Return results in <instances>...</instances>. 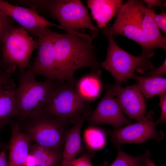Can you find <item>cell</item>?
<instances>
[{
	"mask_svg": "<svg viewBox=\"0 0 166 166\" xmlns=\"http://www.w3.org/2000/svg\"><path fill=\"white\" fill-rule=\"evenodd\" d=\"M16 88L10 74L0 70V89L15 90Z\"/></svg>",
	"mask_w": 166,
	"mask_h": 166,
	"instance_id": "484cf974",
	"label": "cell"
},
{
	"mask_svg": "<svg viewBox=\"0 0 166 166\" xmlns=\"http://www.w3.org/2000/svg\"><path fill=\"white\" fill-rule=\"evenodd\" d=\"M123 1L121 0H88L87 4L99 29L105 27L118 13Z\"/></svg>",
	"mask_w": 166,
	"mask_h": 166,
	"instance_id": "2e32d148",
	"label": "cell"
},
{
	"mask_svg": "<svg viewBox=\"0 0 166 166\" xmlns=\"http://www.w3.org/2000/svg\"><path fill=\"white\" fill-rule=\"evenodd\" d=\"M106 133L104 129L91 125L84 131V141L87 150L93 151L102 148L106 143Z\"/></svg>",
	"mask_w": 166,
	"mask_h": 166,
	"instance_id": "7402d4cb",
	"label": "cell"
},
{
	"mask_svg": "<svg viewBox=\"0 0 166 166\" xmlns=\"http://www.w3.org/2000/svg\"><path fill=\"white\" fill-rule=\"evenodd\" d=\"M10 124L11 134L8 143L7 166H25L31 142L30 139L21 130L17 121H14Z\"/></svg>",
	"mask_w": 166,
	"mask_h": 166,
	"instance_id": "5bb4252c",
	"label": "cell"
},
{
	"mask_svg": "<svg viewBox=\"0 0 166 166\" xmlns=\"http://www.w3.org/2000/svg\"><path fill=\"white\" fill-rule=\"evenodd\" d=\"M101 73L100 69L92 71L75 82V88L77 93L85 102L90 104L99 97L102 88L100 79Z\"/></svg>",
	"mask_w": 166,
	"mask_h": 166,
	"instance_id": "e0dca14e",
	"label": "cell"
},
{
	"mask_svg": "<svg viewBox=\"0 0 166 166\" xmlns=\"http://www.w3.org/2000/svg\"><path fill=\"white\" fill-rule=\"evenodd\" d=\"M86 119L91 125L106 124L115 129L131 123L123 113L113 90V85H107L105 93L96 109L91 112Z\"/></svg>",
	"mask_w": 166,
	"mask_h": 166,
	"instance_id": "30bf717a",
	"label": "cell"
},
{
	"mask_svg": "<svg viewBox=\"0 0 166 166\" xmlns=\"http://www.w3.org/2000/svg\"><path fill=\"white\" fill-rule=\"evenodd\" d=\"M8 148V144H6L4 148L0 151V166H7V161L6 153Z\"/></svg>",
	"mask_w": 166,
	"mask_h": 166,
	"instance_id": "f546056e",
	"label": "cell"
},
{
	"mask_svg": "<svg viewBox=\"0 0 166 166\" xmlns=\"http://www.w3.org/2000/svg\"><path fill=\"white\" fill-rule=\"evenodd\" d=\"M154 115V113L150 111L143 120L137 123L113 130H104L115 145L120 146L129 143L143 144L150 139L158 141L164 138V134L162 131L156 130V124L153 121Z\"/></svg>",
	"mask_w": 166,
	"mask_h": 166,
	"instance_id": "9c48e42d",
	"label": "cell"
},
{
	"mask_svg": "<svg viewBox=\"0 0 166 166\" xmlns=\"http://www.w3.org/2000/svg\"><path fill=\"white\" fill-rule=\"evenodd\" d=\"M16 121L31 142L48 148L63 149L65 128L68 124L62 120L42 114Z\"/></svg>",
	"mask_w": 166,
	"mask_h": 166,
	"instance_id": "5b68a950",
	"label": "cell"
},
{
	"mask_svg": "<svg viewBox=\"0 0 166 166\" xmlns=\"http://www.w3.org/2000/svg\"><path fill=\"white\" fill-rule=\"evenodd\" d=\"M15 90L0 89V128L11 124L17 117Z\"/></svg>",
	"mask_w": 166,
	"mask_h": 166,
	"instance_id": "ffe728a7",
	"label": "cell"
},
{
	"mask_svg": "<svg viewBox=\"0 0 166 166\" xmlns=\"http://www.w3.org/2000/svg\"><path fill=\"white\" fill-rule=\"evenodd\" d=\"M56 33L48 27L38 37L37 54L32 65L27 69L35 76H42L54 81V44Z\"/></svg>",
	"mask_w": 166,
	"mask_h": 166,
	"instance_id": "8fae6325",
	"label": "cell"
},
{
	"mask_svg": "<svg viewBox=\"0 0 166 166\" xmlns=\"http://www.w3.org/2000/svg\"><path fill=\"white\" fill-rule=\"evenodd\" d=\"M113 90L122 111L129 118L139 121L144 118L146 103L136 84L124 88L115 84Z\"/></svg>",
	"mask_w": 166,
	"mask_h": 166,
	"instance_id": "4fadbf2b",
	"label": "cell"
},
{
	"mask_svg": "<svg viewBox=\"0 0 166 166\" xmlns=\"http://www.w3.org/2000/svg\"><path fill=\"white\" fill-rule=\"evenodd\" d=\"M63 149H55L30 144L29 153L34 157L36 166H61Z\"/></svg>",
	"mask_w": 166,
	"mask_h": 166,
	"instance_id": "d6986e66",
	"label": "cell"
},
{
	"mask_svg": "<svg viewBox=\"0 0 166 166\" xmlns=\"http://www.w3.org/2000/svg\"><path fill=\"white\" fill-rule=\"evenodd\" d=\"M2 129L0 128V133L1 130ZM6 144H4L2 143L0 140V151H1L5 147Z\"/></svg>",
	"mask_w": 166,
	"mask_h": 166,
	"instance_id": "836d02e7",
	"label": "cell"
},
{
	"mask_svg": "<svg viewBox=\"0 0 166 166\" xmlns=\"http://www.w3.org/2000/svg\"><path fill=\"white\" fill-rule=\"evenodd\" d=\"M47 9L67 32L87 29L96 31L87 8L79 0H48Z\"/></svg>",
	"mask_w": 166,
	"mask_h": 166,
	"instance_id": "ba28073f",
	"label": "cell"
},
{
	"mask_svg": "<svg viewBox=\"0 0 166 166\" xmlns=\"http://www.w3.org/2000/svg\"><path fill=\"white\" fill-rule=\"evenodd\" d=\"M12 18L0 11V54L2 42L6 35L14 27Z\"/></svg>",
	"mask_w": 166,
	"mask_h": 166,
	"instance_id": "cb8c5ba5",
	"label": "cell"
},
{
	"mask_svg": "<svg viewBox=\"0 0 166 166\" xmlns=\"http://www.w3.org/2000/svg\"></svg>",
	"mask_w": 166,
	"mask_h": 166,
	"instance_id": "e575fe53",
	"label": "cell"
},
{
	"mask_svg": "<svg viewBox=\"0 0 166 166\" xmlns=\"http://www.w3.org/2000/svg\"><path fill=\"white\" fill-rule=\"evenodd\" d=\"M142 95L146 99L165 92L166 79L162 77L141 76L136 75L134 78Z\"/></svg>",
	"mask_w": 166,
	"mask_h": 166,
	"instance_id": "44dd1931",
	"label": "cell"
},
{
	"mask_svg": "<svg viewBox=\"0 0 166 166\" xmlns=\"http://www.w3.org/2000/svg\"><path fill=\"white\" fill-rule=\"evenodd\" d=\"M75 85L60 82L52 93L42 114L59 118L68 124L75 123L90 109V104L79 97Z\"/></svg>",
	"mask_w": 166,
	"mask_h": 166,
	"instance_id": "8992f818",
	"label": "cell"
},
{
	"mask_svg": "<svg viewBox=\"0 0 166 166\" xmlns=\"http://www.w3.org/2000/svg\"><path fill=\"white\" fill-rule=\"evenodd\" d=\"M144 1L147 4L145 6L149 10H152V8L156 6H160L163 2L162 0H144Z\"/></svg>",
	"mask_w": 166,
	"mask_h": 166,
	"instance_id": "4dcf8cb0",
	"label": "cell"
},
{
	"mask_svg": "<svg viewBox=\"0 0 166 166\" xmlns=\"http://www.w3.org/2000/svg\"><path fill=\"white\" fill-rule=\"evenodd\" d=\"M27 69L19 71V83L14 92L19 121L42 114L51 95L60 82L46 79L39 81Z\"/></svg>",
	"mask_w": 166,
	"mask_h": 166,
	"instance_id": "7a4b0ae2",
	"label": "cell"
},
{
	"mask_svg": "<svg viewBox=\"0 0 166 166\" xmlns=\"http://www.w3.org/2000/svg\"><path fill=\"white\" fill-rule=\"evenodd\" d=\"M160 98L159 105L160 106L161 114L159 119L156 121V124H162L166 121V92L159 95Z\"/></svg>",
	"mask_w": 166,
	"mask_h": 166,
	"instance_id": "4316f807",
	"label": "cell"
},
{
	"mask_svg": "<svg viewBox=\"0 0 166 166\" xmlns=\"http://www.w3.org/2000/svg\"><path fill=\"white\" fill-rule=\"evenodd\" d=\"M154 9L149 10L145 6L141 18V26L144 35L153 49L161 48L166 49V38L161 35L154 18Z\"/></svg>",
	"mask_w": 166,
	"mask_h": 166,
	"instance_id": "ac0fdd59",
	"label": "cell"
},
{
	"mask_svg": "<svg viewBox=\"0 0 166 166\" xmlns=\"http://www.w3.org/2000/svg\"><path fill=\"white\" fill-rule=\"evenodd\" d=\"M117 151V157L111 164H105L104 166H144L147 157L150 156L147 150L143 155L138 156H131L123 151L120 146L115 145Z\"/></svg>",
	"mask_w": 166,
	"mask_h": 166,
	"instance_id": "603a6c76",
	"label": "cell"
},
{
	"mask_svg": "<svg viewBox=\"0 0 166 166\" xmlns=\"http://www.w3.org/2000/svg\"><path fill=\"white\" fill-rule=\"evenodd\" d=\"M25 166H36V161L34 157L29 153L26 160Z\"/></svg>",
	"mask_w": 166,
	"mask_h": 166,
	"instance_id": "1f68e13d",
	"label": "cell"
},
{
	"mask_svg": "<svg viewBox=\"0 0 166 166\" xmlns=\"http://www.w3.org/2000/svg\"><path fill=\"white\" fill-rule=\"evenodd\" d=\"M165 59L163 64L159 67L153 69L148 73L147 77H162L166 74V61Z\"/></svg>",
	"mask_w": 166,
	"mask_h": 166,
	"instance_id": "f1b7e54d",
	"label": "cell"
},
{
	"mask_svg": "<svg viewBox=\"0 0 166 166\" xmlns=\"http://www.w3.org/2000/svg\"><path fill=\"white\" fill-rule=\"evenodd\" d=\"M150 156L147 157L144 166H156L154 162L150 159Z\"/></svg>",
	"mask_w": 166,
	"mask_h": 166,
	"instance_id": "d6a6232c",
	"label": "cell"
},
{
	"mask_svg": "<svg viewBox=\"0 0 166 166\" xmlns=\"http://www.w3.org/2000/svg\"><path fill=\"white\" fill-rule=\"evenodd\" d=\"M89 35L77 31L56 33L54 44V81L75 85L74 74L78 70L100 69Z\"/></svg>",
	"mask_w": 166,
	"mask_h": 166,
	"instance_id": "6da1fadb",
	"label": "cell"
},
{
	"mask_svg": "<svg viewBox=\"0 0 166 166\" xmlns=\"http://www.w3.org/2000/svg\"><path fill=\"white\" fill-rule=\"evenodd\" d=\"M0 11L18 23L26 31L38 37L49 26L63 30L39 15L34 9L11 4L0 0Z\"/></svg>",
	"mask_w": 166,
	"mask_h": 166,
	"instance_id": "7c38bea8",
	"label": "cell"
},
{
	"mask_svg": "<svg viewBox=\"0 0 166 166\" xmlns=\"http://www.w3.org/2000/svg\"><path fill=\"white\" fill-rule=\"evenodd\" d=\"M144 6V1H128L121 7L113 24L104 30L105 35L117 34L125 36L139 44L142 48V52L147 54L153 52L141 26V18Z\"/></svg>",
	"mask_w": 166,
	"mask_h": 166,
	"instance_id": "52a82bcc",
	"label": "cell"
},
{
	"mask_svg": "<svg viewBox=\"0 0 166 166\" xmlns=\"http://www.w3.org/2000/svg\"><path fill=\"white\" fill-rule=\"evenodd\" d=\"M94 155L93 151L87 149L79 157L71 161L68 166H93L91 160Z\"/></svg>",
	"mask_w": 166,
	"mask_h": 166,
	"instance_id": "d4e9b609",
	"label": "cell"
},
{
	"mask_svg": "<svg viewBox=\"0 0 166 166\" xmlns=\"http://www.w3.org/2000/svg\"><path fill=\"white\" fill-rule=\"evenodd\" d=\"M91 111L88 109L70 128L66 130L61 166H68L84 148L82 144L81 131L82 124Z\"/></svg>",
	"mask_w": 166,
	"mask_h": 166,
	"instance_id": "9a60e30c",
	"label": "cell"
},
{
	"mask_svg": "<svg viewBox=\"0 0 166 166\" xmlns=\"http://www.w3.org/2000/svg\"><path fill=\"white\" fill-rule=\"evenodd\" d=\"M35 40L22 27L13 28L2 42L0 66L2 70L11 73L18 67L19 71L29 67L34 50L37 49Z\"/></svg>",
	"mask_w": 166,
	"mask_h": 166,
	"instance_id": "277c9868",
	"label": "cell"
},
{
	"mask_svg": "<svg viewBox=\"0 0 166 166\" xmlns=\"http://www.w3.org/2000/svg\"><path fill=\"white\" fill-rule=\"evenodd\" d=\"M154 21L159 29H160L165 34L166 33V13L165 11L160 14H154Z\"/></svg>",
	"mask_w": 166,
	"mask_h": 166,
	"instance_id": "83f0119b",
	"label": "cell"
},
{
	"mask_svg": "<svg viewBox=\"0 0 166 166\" xmlns=\"http://www.w3.org/2000/svg\"><path fill=\"white\" fill-rule=\"evenodd\" d=\"M109 45L107 56L101 63V68L109 72L115 81V84L120 85L127 80L134 78L135 73L142 74L148 73L154 68L150 59L154 54L142 52L135 56L120 48L116 43L113 35L107 36Z\"/></svg>",
	"mask_w": 166,
	"mask_h": 166,
	"instance_id": "3957f363",
	"label": "cell"
}]
</instances>
